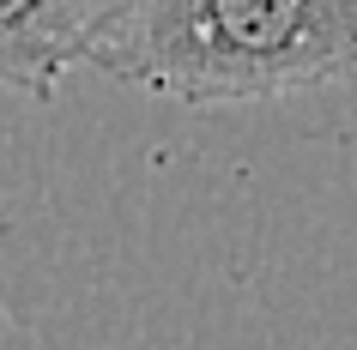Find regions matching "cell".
<instances>
[{
    "instance_id": "obj_1",
    "label": "cell",
    "mask_w": 357,
    "mask_h": 350,
    "mask_svg": "<svg viewBox=\"0 0 357 350\" xmlns=\"http://www.w3.org/2000/svg\"><path fill=\"white\" fill-rule=\"evenodd\" d=\"M85 67L188 109L357 73V0H115Z\"/></svg>"
},
{
    "instance_id": "obj_2",
    "label": "cell",
    "mask_w": 357,
    "mask_h": 350,
    "mask_svg": "<svg viewBox=\"0 0 357 350\" xmlns=\"http://www.w3.org/2000/svg\"><path fill=\"white\" fill-rule=\"evenodd\" d=\"M115 0H0V91L49 97L91 55Z\"/></svg>"
}]
</instances>
